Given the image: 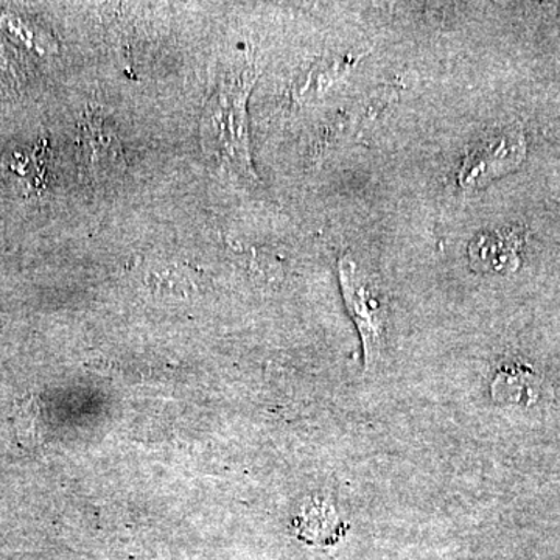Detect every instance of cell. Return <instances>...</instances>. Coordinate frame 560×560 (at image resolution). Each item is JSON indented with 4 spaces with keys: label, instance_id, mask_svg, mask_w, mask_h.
Segmentation results:
<instances>
[{
    "label": "cell",
    "instance_id": "cell-4",
    "mask_svg": "<svg viewBox=\"0 0 560 560\" xmlns=\"http://www.w3.org/2000/svg\"><path fill=\"white\" fill-rule=\"evenodd\" d=\"M522 132L504 130L489 136L471 149L458 173L463 189L475 190L488 186L493 179L514 171L525 158Z\"/></svg>",
    "mask_w": 560,
    "mask_h": 560
},
{
    "label": "cell",
    "instance_id": "cell-2",
    "mask_svg": "<svg viewBox=\"0 0 560 560\" xmlns=\"http://www.w3.org/2000/svg\"><path fill=\"white\" fill-rule=\"evenodd\" d=\"M338 276L342 298L363 341L364 363L371 370L381 360L385 348L388 308L377 283L361 270L350 254H345L338 261Z\"/></svg>",
    "mask_w": 560,
    "mask_h": 560
},
{
    "label": "cell",
    "instance_id": "cell-1",
    "mask_svg": "<svg viewBox=\"0 0 560 560\" xmlns=\"http://www.w3.org/2000/svg\"><path fill=\"white\" fill-rule=\"evenodd\" d=\"M257 70L245 65L221 77L200 120V143L210 165L245 183L257 184L250 154L248 101Z\"/></svg>",
    "mask_w": 560,
    "mask_h": 560
},
{
    "label": "cell",
    "instance_id": "cell-5",
    "mask_svg": "<svg viewBox=\"0 0 560 560\" xmlns=\"http://www.w3.org/2000/svg\"><path fill=\"white\" fill-rule=\"evenodd\" d=\"M0 31L13 43L43 55V57L60 51V43L55 38L54 33L31 18L13 13V11L0 13Z\"/></svg>",
    "mask_w": 560,
    "mask_h": 560
},
{
    "label": "cell",
    "instance_id": "cell-6",
    "mask_svg": "<svg viewBox=\"0 0 560 560\" xmlns=\"http://www.w3.org/2000/svg\"><path fill=\"white\" fill-rule=\"evenodd\" d=\"M511 243L510 235L501 234H482L475 238L469 248L471 267L478 271L514 270L517 256Z\"/></svg>",
    "mask_w": 560,
    "mask_h": 560
},
{
    "label": "cell",
    "instance_id": "cell-8",
    "mask_svg": "<svg viewBox=\"0 0 560 560\" xmlns=\"http://www.w3.org/2000/svg\"><path fill=\"white\" fill-rule=\"evenodd\" d=\"M298 529L302 539H307L312 544L316 541H327L329 536H334V526L337 525L334 510L324 503H312L311 506L304 508L301 517L298 518Z\"/></svg>",
    "mask_w": 560,
    "mask_h": 560
},
{
    "label": "cell",
    "instance_id": "cell-3",
    "mask_svg": "<svg viewBox=\"0 0 560 560\" xmlns=\"http://www.w3.org/2000/svg\"><path fill=\"white\" fill-rule=\"evenodd\" d=\"M81 167L91 184L108 187L127 171L124 145L117 131L101 113L83 114L79 127Z\"/></svg>",
    "mask_w": 560,
    "mask_h": 560
},
{
    "label": "cell",
    "instance_id": "cell-7",
    "mask_svg": "<svg viewBox=\"0 0 560 560\" xmlns=\"http://www.w3.org/2000/svg\"><path fill=\"white\" fill-rule=\"evenodd\" d=\"M350 61H320L313 66L300 81L294 83L293 95L296 101L308 102L319 97L323 92L329 90L342 73L348 72Z\"/></svg>",
    "mask_w": 560,
    "mask_h": 560
}]
</instances>
